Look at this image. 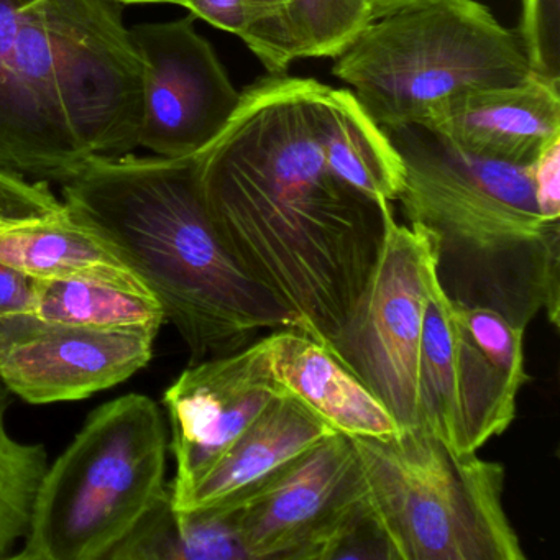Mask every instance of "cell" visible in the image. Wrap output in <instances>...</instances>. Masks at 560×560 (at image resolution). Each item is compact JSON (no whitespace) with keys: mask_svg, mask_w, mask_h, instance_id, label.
<instances>
[{"mask_svg":"<svg viewBox=\"0 0 560 560\" xmlns=\"http://www.w3.org/2000/svg\"><path fill=\"white\" fill-rule=\"evenodd\" d=\"M8 393L0 388V559L24 539L32 508L48 468L47 448L24 444L8 429Z\"/></svg>","mask_w":560,"mask_h":560,"instance_id":"44dd1931","label":"cell"},{"mask_svg":"<svg viewBox=\"0 0 560 560\" xmlns=\"http://www.w3.org/2000/svg\"><path fill=\"white\" fill-rule=\"evenodd\" d=\"M402 166L408 225L429 235L442 293L514 326L560 323V221L537 208L530 166L465 152L424 124L382 127Z\"/></svg>","mask_w":560,"mask_h":560,"instance_id":"277c9868","label":"cell"},{"mask_svg":"<svg viewBox=\"0 0 560 560\" xmlns=\"http://www.w3.org/2000/svg\"><path fill=\"white\" fill-rule=\"evenodd\" d=\"M195 15L140 24L130 37L143 67L139 147L163 159L198 155L231 122L242 100Z\"/></svg>","mask_w":560,"mask_h":560,"instance_id":"8fae6325","label":"cell"},{"mask_svg":"<svg viewBox=\"0 0 560 560\" xmlns=\"http://www.w3.org/2000/svg\"><path fill=\"white\" fill-rule=\"evenodd\" d=\"M113 0H0V170L63 183L139 149L143 67Z\"/></svg>","mask_w":560,"mask_h":560,"instance_id":"3957f363","label":"cell"},{"mask_svg":"<svg viewBox=\"0 0 560 560\" xmlns=\"http://www.w3.org/2000/svg\"><path fill=\"white\" fill-rule=\"evenodd\" d=\"M408 2H411V0H366V4L372 9L375 19L389 14V12L396 11Z\"/></svg>","mask_w":560,"mask_h":560,"instance_id":"4316f807","label":"cell"},{"mask_svg":"<svg viewBox=\"0 0 560 560\" xmlns=\"http://www.w3.org/2000/svg\"><path fill=\"white\" fill-rule=\"evenodd\" d=\"M267 342L278 385L334 431L349 438H389L401 431L376 396L313 337L277 329Z\"/></svg>","mask_w":560,"mask_h":560,"instance_id":"2e32d148","label":"cell"},{"mask_svg":"<svg viewBox=\"0 0 560 560\" xmlns=\"http://www.w3.org/2000/svg\"><path fill=\"white\" fill-rule=\"evenodd\" d=\"M31 319L153 336H159L166 320L155 298L90 280H32Z\"/></svg>","mask_w":560,"mask_h":560,"instance_id":"ffe728a7","label":"cell"},{"mask_svg":"<svg viewBox=\"0 0 560 560\" xmlns=\"http://www.w3.org/2000/svg\"><path fill=\"white\" fill-rule=\"evenodd\" d=\"M534 195L544 221H560V139L550 143L530 165Z\"/></svg>","mask_w":560,"mask_h":560,"instance_id":"d4e9b609","label":"cell"},{"mask_svg":"<svg viewBox=\"0 0 560 560\" xmlns=\"http://www.w3.org/2000/svg\"><path fill=\"white\" fill-rule=\"evenodd\" d=\"M107 560H248L237 524V508L175 511L165 493L109 553Z\"/></svg>","mask_w":560,"mask_h":560,"instance_id":"ac0fdd59","label":"cell"},{"mask_svg":"<svg viewBox=\"0 0 560 560\" xmlns=\"http://www.w3.org/2000/svg\"><path fill=\"white\" fill-rule=\"evenodd\" d=\"M63 202L51 191L50 183L35 182L0 170V215L8 219H32L51 214Z\"/></svg>","mask_w":560,"mask_h":560,"instance_id":"cb8c5ba5","label":"cell"},{"mask_svg":"<svg viewBox=\"0 0 560 560\" xmlns=\"http://www.w3.org/2000/svg\"><path fill=\"white\" fill-rule=\"evenodd\" d=\"M524 330L494 311L452 303L435 283L419 350V429L460 454L506 432L527 380Z\"/></svg>","mask_w":560,"mask_h":560,"instance_id":"ba28073f","label":"cell"},{"mask_svg":"<svg viewBox=\"0 0 560 560\" xmlns=\"http://www.w3.org/2000/svg\"><path fill=\"white\" fill-rule=\"evenodd\" d=\"M395 560H526L504 510V468L424 429L350 438Z\"/></svg>","mask_w":560,"mask_h":560,"instance_id":"52a82bcc","label":"cell"},{"mask_svg":"<svg viewBox=\"0 0 560 560\" xmlns=\"http://www.w3.org/2000/svg\"><path fill=\"white\" fill-rule=\"evenodd\" d=\"M424 126L465 152L530 166L560 139V84L533 77L513 86L474 91L448 101Z\"/></svg>","mask_w":560,"mask_h":560,"instance_id":"5bb4252c","label":"cell"},{"mask_svg":"<svg viewBox=\"0 0 560 560\" xmlns=\"http://www.w3.org/2000/svg\"><path fill=\"white\" fill-rule=\"evenodd\" d=\"M283 395L271 373L267 337L186 369L163 396L176 462V477L170 483L172 500L205 477Z\"/></svg>","mask_w":560,"mask_h":560,"instance_id":"7c38bea8","label":"cell"},{"mask_svg":"<svg viewBox=\"0 0 560 560\" xmlns=\"http://www.w3.org/2000/svg\"><path fill=\"white\" fill-rule=\"evenodd\" d=\"M15 221H22V219H8L0 215V229L5 228V225L12 224V222Z\"/></svg>","mask_w":560,"mask_h":560,"instance_id":"f1b7e54d","label":"cell"},{"mask_svg":"<svg viewBox=\"0 0 560 560\" xmlns=\"http://www.w3.org/2000/svg\"><path fill=\"white\" fill-rule=\"evenodd\" d=\"M32 280L0 264V332L9 334L31 319Z\"/></svg>","mask_w":560,"mask_h":560,"instance_id":"484cf974","label":"cell"},{"mask_svg":"<svg viewBox=\"0 0 560 560\" xmlns=\"http://www.w3.org/2000/svg\"><path fill=\"white\" fill-rule=\"evenodd\" d=\"M155 337L27 319L0 347V383L32 405L90 398L145 369Z\"/></svg>","mask_w":560,"mask_h":560,"instance_id":"4fadbf2b","label":"cell"},{"mask_svg":"<svg viewBox=\"0 0 560 560\" xmlns=\"http://www.w3.org/2000/svg\"><path fill=\"white\" fill-rule=\"evenodd\" d=\"M9 334L0 332V347L4 346L5 340H8Z\"/></svg>","mask_w":560,"mask_h":560,"instance_id":"f546056e","label":"cell"},{"mask_svg":"<svg viewBox=\"0 0 560 560\" xmlns=\"http://www.w3.org/2000/svg\"><path fill=\"white\" fill-rule=\"evenodd\" d=\"M332 74L378 127L424 124L455 97L536 77L517 31L477 0H411L373 19Z\"/></svg>","mask_w":560,"mask_h":560,"instance_id":"5b68a950","label":"cell"},{"mask_svg":"<svg viewBox=\"0 0 560 560\" xmlns=\"http://www.w3.org/2000/svg\"><path fill=\"white\" fill-rule=\"evenodd\" d=\"M219 237L238 267L332 346L378 260L402 166L352 91L270 74L242 91L198 153Z\"/></svg>","mask_w":560,"mask_h":560,"instance_id":"6da1fadb","label":"cell"},{"mask_svg":"<svg viewBox=\"0 0 560 560\" xmlns=\"http://www.w3.org/2000/svg\"><path fill=\"white\" fill-rule=\"evenodd\" d=\"M60 185L65 209L109 242L152 291L192 363L244 349L265 330H301L219 237L198 155L91 156Z\"/></svg>","mask_w":560,"mask_h":560,"instance_id":"7a4b0ae2","label":"cell"},{"mask_svg":"<svg viewBox=\"0 0 560 560\" xmlns=\"http://www.w3.org/2000/svg\"><path fill=\"white\" fill-rule=\"evenodd\" d=\"M0 264L31 280H90L153 296L109 242L63 208L0 229Z\"/></svg>","mask_w":560,"mask_h":560,"instance_id":"e0dca14e","label":"cell"},{"mask_svg":"<svg viewBox=\"0 0 560 560\" xmlns=\"http://www.w3.org/2000/svg\"><path fill=\"white\" fill-rule=\"evenodd\" d=\"M435 283L431 238L393 218L365 288L329 349L401 429L419 428V350Z\"/></svg>","mask_w":560,"mask_h":560,"instance_id":"9c48e42d","label":"cell"},{"mask_svg":"<svg viewBox=\"0 0 560 560\" xmlns=\"http://www.w3.org/2000/svg\"><path fill=\"white\" fill-rule=\"evenodd\" d=\"M334 434L324 419L287 393L265 409L205 477L172 500L173 508L235 506L284 465Z\"/></svg>","mask_w":560,"mask_h":560,"instance_id":"9a60e30c","label":"cell"},{"mask_svg":"<svg viewBox=\"0 0 560 560\" xmlns=\"http://www.w3.org/2000/svg\"><path fill=\"white\" fill-rule=\"evenodd\" d=\"M168 434L159 405L120 396L91 412L45 471L32 508L25 560H101L165 493Z\"/></svg>","mask_w":560,"mask_h":560,"instance_id":"8992f818","label":"cell"},{"mask_svg":"<svg viewBox=\"0 0 560 560\" xmlns=\"http://www.w3.org/2000/svg\"><path fill=\"white\" fill-rule=\"evenodd\" d=\"M248 560H334L373 520L349 435L317 442L235 504Z\"/></svg>","mask_w":560,"mask_h":560,"instance_id":"30bf717a","label":"cell"},{"mask_svg":"<svg viewBox=\"0 0 560 560\" xmlns=\"http://www.w3.org/2000/svg\"><path fill=\"white\" fill-rule=\"evenodd\" d=\"M366 0H290L283 15L248 50L270 74L306 58H336L373 21Z\"/></svg>","mask_w":560,"mask_h":560,"instance_id":"d6986e66","label":"cell"},{"mask_svg":"<svg viewBox=\"0 0 560 560\" xmlns=\"http://www.w3.org/2000/svg\"><path fill=\"white\" fill-rule=\"evenodd\" d=\"M290 0H185L196 19L237 35L248 48L283 15Z\"/></svg>","mask_w":560,"mask_h":560,"instance_id":"7402d4cb","label":"cell"},{"mask_svg":"<svg viewBox=\"0 0 560 560\" xmlns=\"http://www.w3.org/2000/svg\"><path fill=\"white\" fill-rule=\"evenodd\" d=\"M117 4L126 5H150V4H172L182 5L185 4V0H113Z\"/></svg>","mask_w":560,"mask_h":560,"instance_id":"83f0119b","label":"cell"},{"mask_svg":"<svg viewBox=\"0 0 560 560\" xmlns=\"http://www.w3.org/2000/svg\"><path fill=\"white\" fill-rule=\"evenodd\" d=\"M517 34L534 74L560 84V0H521Z\"/></svg>","mask_w":560,"mask_h":560,"instance_id":"603a6c76","label":"cell"}]
</instances>
